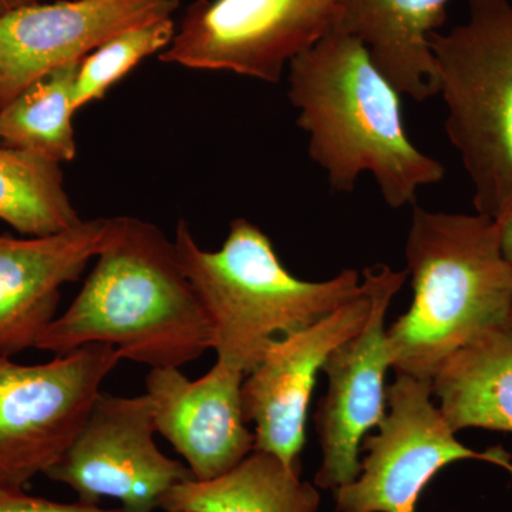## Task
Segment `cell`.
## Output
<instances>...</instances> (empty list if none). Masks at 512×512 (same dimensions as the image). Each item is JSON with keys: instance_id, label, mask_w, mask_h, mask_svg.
<instances>
[{"instance_id": "cell-1", "label": "cell", "mask_w": 512, "mask_h": 512, "mask_svg": "<svg viewBox=\"0 0 512 512\" xmlns=\"http://www.w3.org/2000/svg\"><path fill=\"white\" fill-rule=\"evenodd\" d=\"M90 343L151 369L183 367L214 349V330L174 241L134 217L107 218L106 241L67 311L35 349L67 355Z\"/></svg>"}, {"instance_id": "cell-2", "label": "cell", "mask_w": 512, "mask_h": 512, "mask_svg": "<svg viewBox=\"0 0 512 512\" xmlns=\"http://www.w3.org/2000/svg\"><path fill=\"white\" fill-rule=\"evenodd\" d=\"M289 100L309 134V156L338 192L370 173L392 208L416 204L421 187L446 175L404 128L400 93L357 37L335 29L289 63Z\"/></svg>"}, {"instance_id": "cell-3", "label": "cell", "mask_w": 512, "mask_h": 512, "mask_svg": "<svg viewBox=\"0 0 512 512\" xmlns=\"http://www.w3.org/2000/svg\"><path fill=\"white\" fill-rule=\"evenodd\" d=\"M406 261L414 295L409 311L387 329L392 369L431 380L458 349L512 318V272L493 218L417 204Z\"/></svg>"}, {"instance_id": "cell-4", "label": "cell", "mask_w": 512, "mask_h": 512, "mask_svg": "<svg viewBox=\"0 0 512 512\" xmlns=\"http://www.w3.org/2000/svg\"><path fill=\"white\" fill-rule=\"evenodd\" d=\"M175 248L184 274L214 330L217 359L247 375L276 339L308 328L362 288L359 272L308 282L282 265L268 235L237 218L218 251H205L187 221H178Z\"/></svg>"}, {"instance_id": "cell-5", "label": "cell", "mask_w": 512, "mask_h": 512, "mask_svg": "<svg viewBox=\"0 0 512 512\" xmlns=\"http://www.w3.org/2000/svg\"><path fill=\"white\" fill-rule=\"evenodd\" d=\"M446 131L474 188L477 214L512 204V5L468 0V20L431 33Z\"/></svg>"}, {"instance_id": "cell-6", "label": "cell", "mask_w": 512, "mask_h": 512, "mask_svg": "<svg viewBox=\"0 0 512 512\" xmlns=\"http://www.w3.org/2000/svg\"><path fill=\"white\" fill-rule=\"evenodd\" d=\"M120 359L117 349L104 343L37 365L0 357V487L25 490L55 466Z\"/></svg>"}, {"instance_id": "cell-7", "label": "cell", "mask_w": 512, "mask_h": 512, "mask_svg": "<svg viewBox=\"0 0 512 512\" xmlns=\"http://www.w3.org/2000/svg\"><path fill=\"white\" fill-rule=\"evenodd\" d=\"M342 0H195L160 62L278 83L338 26Z\"/></svg>"}, {"instance_id": "cell-8", "label": "cell", "mask_w": 512, "mask_h": 512, "mask_svg": "<svg viewBox=\"0 0 512 512\" xmlns=\"http://www.w3.org/2000/svg\"><path fill=\"white\" fill-rule=\"evenodd\" d=\"M389 412L360 451V474L335 493L338 512H416L427 484L448 464L480 460L512 473L503 447L476 451L464 446L433 402L431 380L396 375L386 389Z\"/></svg>"}, {"instance_id": "cell-9", "label": "cell", "mask_w": 512, "mask_h": 512, "mask_svg": "<svg viewBox=\"0 0 512 512\" xmlns=\"http://www.w3.org/2000/svg\"><path fill=\"white\" fill-rule=\"evenodd\" d=\"M154 433L153 403L147 394L100 392L82 430L45 476L72 488L82 504L114 498L124 512L160 510L164 495L194 476L158 450Z\"/></svg>"}, {"instance_id": "cell-10", "label": "cell", "mask_w": 512, "mask_h": 512, "mask_svg": "<svg viewBox=\"0 0 512 512\" xmlns=\"http://www.w3.org/2000/svg\"><path fill=\"white\" fill-rule=\"evenodd\" d=\"M363 275L372 285L369 318L356 335L330 353L322 369L328 392L313 416L323 456L313 484L320 490L335 491L359 477L363 439L386 416L384 377L393 359L384 322L409 274L380 264L366 268Z\"/></svg>"}, {"instance_id": "cell-11", "label": "cell", "mask_w": 512, "mask_h": 512, "mask_svg": "<svg viewBox=\"0 0 512 512\" xmlns=\"http://www.w3.org/2000/svg\"><path fill=\"white\" fill-rule=\"evenodd\" d=\"M369 279L355 298L308 328L276 339L242 383V410L254 423V450L274 454L301 473L306 419L316 379L338 346L365 325L372 311Z\"/></svg>"}, {"instance_id": "cell-12", "label": "cell", "mask_w": 512, "mask_h": 512, "mask_svg": "<svg viewBox=\"0 0 512 512\" xmlns=\"http://www.w3.org/2000/svg\"><path fill=\"white\" fill-rule=\"evenodd\" d=\"M178 0H59L0 18V110L29 84L136 26L171 18Z\"/></svg>"}, {"instance_id": "cell-13", "label": "cell", "mask_w": 512, "mask_h": 512, "mask_svg": "<svg viewBox=\"0 0 512 512\" xmlns=\"http://www.w3.org/2000/svg\"><path fill=\"white\" fill-rule=\"evenodd\" d=\"M244 379L242 370L218 359L198 380L178 367L148 372L156 431L173 444L195 480L221 476L254 451L255 436L242 410Z\"/></svg>"}, {"instance_id": "cell-14", "label": "cell", "mask_w": 512, "mask_h": 512, "mask_svg": "<svg viewBox=\"0 0 512 512\" xmlns=\"http://www.w3.org/2000/svg\"><path fill=\"white\" fill-rule=\"evenodd\" d=\"M107 218L46 237L0 234V357L35 348L56 319L60 291L79 281L106 241Z\"/></svg>"}, {"instance_id": "cell-15", "label": "cell", "mask_w": 512, "mask_h": 512, "mask_svg": "<svg viewBox=\"0 0 512 512\" xmlns=\"http://www.w3.org/2000/svg\"><path fill=\"white\" fill-rule=\"evenodd\" d=\"M450 0H342L336 29L357 37L397 92L417 103L440 92L431 33Z\"/></svg>"}, {"instance_id": "cell-16", "label": "cell", "mask_w": 512, "mask_h": 512, "mask_svg": "<svg viewBox=\"0 0 512 512\" xmlns=\"http://www.w3.org/2000/svg\"><path fill=\"white\" fill-rule=\"evenodd\" d=\"M431 393L454 433H512V318L448 357L431 379Z\"/></svg>"}, {"instance_id": "cell-17", "label": "cell", "mask_w": 512, "mask_h": 512, "mask_svg": "<svg viewBox=\"0 0 512 512\" xmlns=\"http://www.w3.org/2000/svg\"><path fill=\"white\" fill-rule=\"evenodd\" d=\"M320 494L278 457L254 450L212 480L184 481L161 500L165 512H316Z\"/></svg>"}, {"instance_id": "cell-18", "label": "cell", "mask_w": 512, "mask_h": 512, "mask_svg": "<svg viewBox=\"0 0 512 512\" xmlns=\"http://www.w3.org/2000/svg\"><path fill=\"white\" fill-rule=\"evenodd\" d=\"M60 165L0 144V220L28 237H46L80 224Z\"/></svg>"}, {"instance_id": "cell-19", "label": "cell", "mask_w": 512, "mask_h": 512, "mask_svg": "<svg viewBox=\"0 0 512 512\" xmlns=\"http://www.w3.org/2000/svg\"><path fill=\"white\" fill-rule=\"evenodd\" d=\"M80 62L43 74L0 110V143L60 164L73 160L74 84Z\"/></svg>"}, {"instance_id": "cell-20", "label": "cell", "mask_w": 512, "mask_h": 512, "mask_svg": "<svg viewBox=\"0 0 512 512\" xmlns=\"http://www.w3.org/2000/svg\"><path fill=\"white\" fill-rule=\"evenodd\" d=\"M173 19H157L111 37L79 64L74 84V109L103 100L114 84L141 60L170 46L175 36Z\"/></svg>"}, {"instance_id": "cell-21", "label": "cell", "mask_w": 512, "mask_h": 512, "mask_svg": "<svg viewBox=\"0 0 512 512\" xmlns=\"http://www.w3.org/2000/svg\"><path fill=\"white\" fill-rule=\"evenodd\" d=\"M0 512H124L121 508L104 510L99 505L64 504L46 498L32 497L23 490L0 487Z\"/></svg>"}, {"instance_id": "cell-22", "label": "cell", "mask_w": 512, "mask_h": 512, "mask_svg": "<svg viewBox=\"0 0 512 512\" xmlns=\"http://www.w3.org/2000/svg\"><path fill=\"white\" fill-rule=\"evenodd\" d=\"M498 231V244H500L501 255L504 261L510 266L512 272V204L505 208L500 217L495 218Z\"/></svg>"}, {"instance_id": "cell-23", "label": "cell", "mask_w": 512, "mask_h": 512, "mask_svg": "<svg viewBox=\"0 0 512 512\" xmlns=\"http://www.w3.org/2000/svg\"><path fill=\"white\" fill-rule=\"evenodd\" d=\"M42 2L43 0H0V18L13 12V10L25 8V6L37 5V3Z\"/></svg>"}, {"instance_id": "cell-24", "label": "cell", "mask_w": 512, "mask_h": 512, "mask_svg": "<svg viewBox=\"0 0 512 512\" xmlns=\"http://www.w3.org/2000/svg\"><path fill=\"white\" fill-rule=\"evenodd\" d=\"M0 144H2V143H0Z\"/></svg>"}]
</instances>
